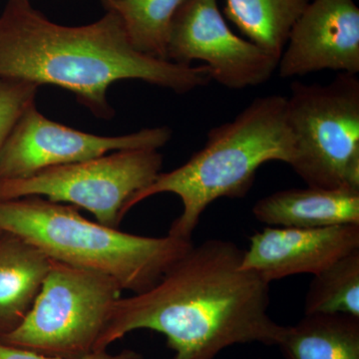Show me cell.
<instances>
[{"mask_svg":"<svg viewBox=\"0 0 359 359\" xmlns=\"http://www.w3.org/2000/svg\"><path fill=\"white\" fill-rule=\"evenodd\" d=\"M244 250L205 241L175 262L150 289L116 302L98 353L139 330L166 337L173 359H214L226 347L278 346L283 325L269 316V285L241 268Z\"/></svg>","mask_w":359,"mask_h":359,"instance_id":"obj_1","label":"cell"},{"mask_svg":"<svg viewBox=\"0 0 359 359\" xmlns=\"http://www.w3.org/2000/svg\"><path fill=\"white\" fill-rule=\"evenodd\" d=\"M82 26L49 20L29 0H7L0 14V78L68 90L96 117L110 120L111 84L142 80L185 94L207 86L205 65H181L151 57L130 43L117 13Z\"/></svg>","mask_w":359,"mask_h":359,"instance_id":"obj_2","label":"cell"},{"mask_svg":"<svg viewBox=\"0 0 359 359\" xmlns=\"http://www.w3.org/2000/svg\"><path fill=\"white\" fill-rule=\"evenodd\" d=\"M285 106L287 97L278 94L255 99L235 119L210 130L204 148L185 164L160 173L136 194L127 212L152 196L174 194L181 199L183 212L168 235L191 240L205 209L221 198H244L262 165L271 161L290 165L294 143Z\"/></svg>","mask_w":359,"mask_h":359,"instance_id":"obj_3","label":"cell"},{"mask_svg":"<svg viewBox=\"0 0 359 359\" xmlns=\"http://www.w3.org/2000/svg\"><path fill=\"white\" fill-rule=\"evenodd\" d=\"M0 233L23 238L54 261L109 276L133 294L155 285L193 247L173 236L125 233L89 221L75 205L39 196L0 200Z\"/></svg>","mask_w":359,"mask_h":359,"instance_id":"obj_4","label":"cell"},{"mask_svg":"<svg viewBox=\"0 0 359 359\" xmlns=\"http://www.w3.org/2000/svg\"><path fill=\"white\" fill-rule=\"evenodd\" d=\"M294 137L290 166L309 187L359 189V80L339 73L327 85L294 81L287 97Z\"/></svg>","mask_w":359,"mask_h":359,"instance_id":"obj_5","label":"cell"},{"mask_svg":"<svg viewBox=\"0 0 359 359\" xmlns=\"http://www.w3.org/2000/svg\"><path fill=\"white\" fill-rule=\"evenodd\" d=\"M122 292L109 276L51 259L32 311L0 342L56 358L98 353Z\"/></svg>","mask_w":359,"mask_h":359,"instance_id":"obj_6","label":"cell"},{"mask_svg":"<svg viewBox=\"0 0 359 359\" xmlns=\"http://www.w3.org/2000/svg\"><path fill=\"white\" fill-rule=\"evenodd\" d=\"M156 149H128L110 155L47 168L28 178L0 181V200L39 196L84 209L98 223L118 229L136 194L161 173Z\"/></svg>","mask_w":359,"mask_h":359,"instance_id":"obj_7","label":"cell"},{"mask_svg":"<svg viewBox=\"0 0 359 359\" xmlns=\"http://www.w3.org/2000/svg\"><path fill=\"white\" fill-rule=\"evenodd\" d=\"M167 60L181 65L203 61L212 80L233 90L266 83L278 65V59L231 32L218 0H187L170 27Z\"/></svg>","mask_w":359,"mask_h":359,"instance_id":"obj_8","label":"cell"},{"mask_svg":"<svg viewBox=\"0 0 359 359\" xmlns=\"http://www.w3.org/2000/svg\"><path fill=\"white\" fill-rule=\"evenodd\" d=\"M171 138L169 127L115 137L85 133L52 121L32 104L16 122L0 151V181L28 178L47 168L83 162L115 151L159 150Z\"/></svg>","mask_w":359,"mask_h":359,"instance_id":"obj_9","label":"cell"},{"mask_svg":"<svg viewBox=\"0 0 359 359\" xmlns=\"http://www.w3.org/2000/svg\"><path fill=\"white\" fill-rule=\"evenodd\" d=\"M327 69L359 72V8L353 0L309 1L278 65L282 78Z\"/></svg>","mask_w":359,"mask_h":359,"instance_id":"obj_10","label":"cell"},{"mask_svg":"<svg viewBox=\"0 0 359 359\" xmlns=\"http://www.w3.org/2000/svg\"><path fill=\"white\" fill-rule=\"evenodd\" d=\"M359 250V224L299 229L266 226L250 240L241 268L266 283L295 275L316 276Z\"/></svg>","mask_w":359,"mask_h":359,"instance_id":"obj_11","label":"cell"},{"mask_svg":"<svg viewBox=\"0 0 359 359\" xmlns=\"http://www.w3.org/2000/svg\"><path fill=\"white\" fill-rule=\"evenodd\" d=\"M257 221L278 228L318 229L359 224V189H289L252 207Z\"/></svg>","mask_w":359,"mask_h":359,"instance_id":"obj_12","label":"cell"},{"mask_svg":"<svg viewBox=\"0 0 359 359\" xmlns=\"http://www.w3.org/2000/svg\"><path fill=\"white\" fill-rule=\"evenodd\" d=\"M50 264L35 245L0 233V337L20 327L32 311Z\"/></svg>","mask_w":359,"mask_h":359,"instance_id":"obj_13","label":"cell"},{"mask_svg":"<svg viewBox=\"0 0 359 359\" xmlns=\"http://www.w3.org/2000/svg\"><path fill=\"white\" fill-rule=\"evenodd\" d=\"M278 346L287 359H359V318L309 314L285 327Z\"/></svg>","mask_w":359,"mask_h":359,"instance_id":"obj_14","label":"cell"},{"mask_svg":"<svg viewBox=\"0 0 359 359\" xmlns=\"http://www.w3.org/2000/svg\"><path fill=\"white\" fill-rule=\"evenodd\" d=\"M311 0H226L224 15L252 43L280 60L295 21Z\"/></svg>","mask_w":359,"mask_h":359,"instance_id":"obj_15","label":"cell"},{"mask_svg":"<svg viewBox=\"0 0 359 359\" xmlns=\"http://www.w3.org/2000/svg\"><path fill=\"white\" fill-rule=\"evenodd\" d=\"M187 0H102L118 14L130 43L151 57L167 60V43L175 15Z\"/></svg>","mask_w":359,"mask_h":359,"instance_id":"obj_16","label":"cell"},{"mask_svg":"<svg viewBox=\"0 0 359 359\" xmlns=\"http://www.w3.org/2000/svg\"><path fill=\"white\" fill-rule=\"evenodd\" d=\"M313 276L304 301L306 316L340 313L359 318V250Z\"/></svg>","mask_w":359,"mask_h":359,"instance_id":"obj_17","label":"cell"},{"mask_svg":"<svg viewBox=\"0 0 359 359\" xmlns=\"http://www.w3.org/2000/svg\"><path fill=\"white\" fill-rule=\"evenodd\" d=\"M39 87L30 82L0 78V151L21 115L35 104Z\"/></svg>","mask_w":359,"mask_h":359,"instance_id":"obj_18","label":"cell"},{"mask_svg":"<svg viewBox=\"0 0 359 359\" xmlns=\"http://www.w3.org/2000/svg\"><path fill=\"white\" fill-rule=\"evenodd\" d=\"M136 351H124L122 353L112 354L107 351L102 353L89 354L79 358H63L56 356L45 355V354L34 353L27 349L18 348L0 342V359H132Z\"/></svg>","mask_w":359,"mask_h":359,"instance_id":"obj_19","label":"cell"},{"mask_svg":"<svg viewBox=\"0 0 359 359\" xmlns=\"http://www.w3.org/2000/svg\"><path fill=\"white\" fill-rule=\"evenodd\" d=\"M132 359H144V358H143V356L141 355V354L136 353V354H135V355H134V358Z\"/></svg>","mask_w":359,"mask_h":359,"instance_id":"obj_20","label":"cell"}]
</instances>
